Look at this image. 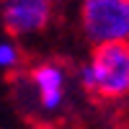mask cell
<instances>
[{
  "instance_id": "277c9868",
  "label": "cell",
  "mask_w": 129,
  "mask_h": 129,
  "mask_svg": "<svg viewBox=\"0 0 129 129\" xmlns=\"http://www.w3.org/2000/svg\"><path fill=\"white\" fill-rule=\"evenodd\" d=\"M57 0H0V23L10 39H34L54 23Z\"/></svg>"
},
{
  "instance_id": "7a4b0ae2",
  "label": "cell",
  "mask_w": 129,
  "mask_h": 129,
  "mask_svg": "<svg viewBox=\"0 0 129 129\" xmlns=\"http://www.w3.org/2000/svg\"><path fill=\"white\" fill-rule=\"evenodd\" d=\"M72 75L59 59H36L23 72L26 98L39 116H59L70 101Z\"/></svg>"
},
{
  "instance_id": "6da1fadb",
  "label": "cell",
  "mask_w": 129,
  "mask_h": 129,
  "mask_svg": "<svg viewBox=\"0 0 129 129\" xmlns=\"http://www.w3.org/2000/svg\"><path fill=\"white\" fill-rule=\"evenodd\" d=\"M75 78L85 93L98 101L129 98V41L90 47Z\"/></svg>"
},
{
  "instance_id": "5b68a950",
  "label": "cell",
  "mask_w": 129,
  "mask_h": 129,
  "mask_svg": "<svg viewBox=\"0 0 129 129\" xmlns=\"http://www.w3.org/2000/svg\"><path fill=\"white\" fill-rule=\"evenodd\" d=\"M23 64V52H21L16 39H0V72H18Z\"/></svg>"
},
{
  "instance_id": "3957f363",
  "label": "cell",
  "mask_w": 129,
  "mask_h": 129,
  "mask_svg": "<svg viewBox=\"0 0 129 129\" xmlns=\"http://www.w3.org/2000/svg\"><path fill=\"white\" fill-rule=\"evenodd\" d=\"M75 16L90 47L129 41V0H78Z\"/></svg>"
}]
</instances>
